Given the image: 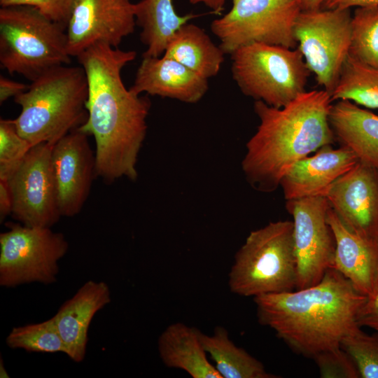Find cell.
Listing matches in <instances>:
<instances>
[{
	"label": "cell",
	"mask_w": 378,
	"mask_h": 378,
	"mask_svg": "<svg viewBox=\"0 0 378 378\" xmlns=\"http://www.w3.org/2000/svg\"><path fill=\"white\" fill-rule=\"evenodd\" d=\"M136 55L134 50L98 43L76 57L88 84V116L78 129L93 136L96 176L109 184L122 177H138L136 162L151 102L127 89L121 74Z\"/></svg>",
	"instance_id": "6da1fadb"
},
{
	"label": "cell",
	"mask_w": 378,
	"mask_h": 378,
	"mask_svg": "<svg viewBox=\"0 0 378 378\" xmlns=\"http://www.w3.org/2000/svg\"><path fill=\"white\" fill-rule=\"evenodd\" d=\"M366 300L332 267L314 286L253 298L259 323L312 358L340 347L345 337L361 329L357 316Z\"/></svg>",
	"instance_id": "7a4b0ae2"
},
{
	"label": "cell",
	"mask_w": 378,
	"mask_h": 378,
	"mask_svg": "<svg viewBox=\"0 0 378 378\" xmlns=\"http://www.w3.org/2000/svg\"><path fill=\"white\" fill-rule=\"evenodd\" d=\"M332 102L323 89L305 91L281 108L255 102L260 123L246 144L241 162L255 189L275 190L295 162L335 142L329 123Z\"/></svg>",
	"instance_id": "3957f363"
},
{
	"label": "cell",
	"mask_w": 378,
	"mask_h": 378,
	"mask_svg": "<svg viewBox=\"0 0 378 378\" xmlns=\"http://www.w3.org/2000/svg\"><path fill=\"white\" fill-rule=\"evenodd\" d=\"M88 95L87 76L81 66L55 67L14 97L21 112L13 121L19 134L32 146L54 145L85 122Z\"/></svg>",
	"instance_id": "277c9868"
},
{
	"label": "cell",
	"mask_w": 378,
	"mask_h": 378,
	"mask_svg": "<svg viewBox=\"0 0 378 378\" xmlns=\"http://www.w3.org/2000/svg\"><path fill=\"white\" fill-rule=\"evenodd\" d=\"M71 57L66 27L32 6L1 7L0 64L8 73L32 81Z\"/></svg>",
	"instance_id": "5b68a950"
},
{
	"label": "cell",
	"mask_w": 378,
	"mask_h": 378,
	"mask_svg": "<svg viewBox=\"0 0 378 378\" xmlns=\"http://www.w3.org/2000/svg\"><path fill=\"white\" fill-rule=\"evenodd\" d=\"M296 281L293 221L278 220L249 233L234 256L228 285L234 294L255 298L293 290Z\"/></svg>",
	"instance_id": "8992f818"
},
{
	"label": "cell",
	"mask_w": 378,
	"mask_h": 378,
	"mask_svg": "<svg viewBox=\"0 0 378 378\" xmlns=\"http://www.w3.org/2000/svg\"><path fill=\"white\" fill-rule=\"evenodd\" d=\"M230 55L232 78L244 95L255 101L281 108L306 91L312 73L298 47L255 43Z\"/></svg>",
	"instance_id": "52a82bcc"
},
{
	"label": "cell",
	"mask_w": 378,
	"mask_h": 378,
	"mask_svg": "<svg viewBox=\"0 0 378 378\" xmlns=\"http://www.w3.org/2000/svg\"><path fill=\"white\" fill-rule=\"evenodd\" d=\"M232 7L211 24L225 54L251 43L296 48L294 24L302 11L297 0H232Z\"/></svg>",
	"instance_id": "ba28073f"
},
{
	"label": "cell",
	"mask_w": 378,
	"mask_h": 378,
	"mask_svg": "<svg viewBox=\"0 0 378 378\" xmlns=\"http://www.w3.org/2000/svg\"><path fill=\"white\" fill-rule=\"evenodd\" d=\"M0 234V285L12 288L24 284L54 283L58 262L69 244L61 232L50 227L9 223Z\"/></svg>",
	"instance_id": "9c48e42d"
},
{
	"label": "cell",
	"mask_w": 378,
	"mask_h": 378,
	"mask_svg": "<svg viewBox=\"0 0 378 378\" xmlns=\"http://www.w3.org/2000/svg\"><path fill=\"white\" fill-rule=\"evenodd\" d=\"M350 9L301 11L294 24V36L304 62L318 84L330 94L349 53Z\"/></svg>",
	"instance_id": "30bf717a"
},
{
	"label": "cell",
	"mask_w": 378,
	"mask_h": 378,
	"mask_svg": "<svg viewBox=\"0 0 378 378\" xmlns=\"http://www.w3.org/2000/svg\"><path fill=\"white\" fill-rule=\"evenodd\" d=\"M53 145L33 146L6 181L13 201L12 216L29 227H51L62 217L52 165Z\"/></svg>",
	"instance_id": "8fae6325"
},
{
	"label": "cell",
	"mask_w": 378,
	"mask_h": 378,
	"mask_svg": "<svg viewBox=\"0 0 378 378\" xmlns=\"http://www.w3.org/2000/svg\"><path fill=\"white\" fill-rule=\"evenodd\" d=\"M293 216V242L297 262L296 289L318 283L332 267L335 240L327 220L330 207L325 196L286 200Z\"/></svg>",
	"instance_id": "7c38bea8"
},
{
	"label": "cell",
	"mask_w": 378,
	"mask_h": 378,
	"mask_svg": "<svg viewBox=\"0 0 378 378\" xmlns=\"http://www.w3.org/2000/svg\"><path fill=\"white\" fill-rule=\"evenodd\" d=\"M136 25L130 0H77L66 27L69 55L77 57L98 43L118 48Z\"/></svg>",
	"instance_id": "4fadbf2b"
},
{
	"label": "cell",
	"mask_w": 378,
	"mask_h": 378,
	"mask_svg": "<svg viewBox=\"0 0 378 378\" xmlns=\"http://www.w3.org/2000/svg\"><path fill=\"white\" fill-rule=\"evenodd\" d=\"M325 197L352 232L378 243V169L358 161L337 178Z\"/></svg>",
	"instance_id": "5bb4252c"
},
{
	"label": "cell",
	"mask_w": 378,
	"mask_h": 378,
	"mask_svg": "<svg viewBox=\"0 0 378 378\" xmlns=\"http://www.w3.org/2000/svg\"><path fill=\"white\" fill-rule=\"evenodd\" d=\"M88 136L77 128L53 145L52 165L62 216L73 217L80 213L96 176L95 154Z\"/></svg>",
	"instance_id": "9a60e30c"
},
{
	"label": "cell",
	"mask_w": 378,
	"mask_h": 378,
	"mask_svg": "<svg viewBox=\"0 0 378 378\" xmlns=\"http://www.w3.org/2000/svg\"><path fill=\"white\" fill-rule=\"evenodd\" d=\"M358 160L349 148L326 145L306 156L283 176L280 182L286 200L325 196L332 184L352 169Z\"/></svg>",
	"instance_id": "2e32d148"
},
{
	"label": "cell",
	"mask_w": 378,
	"mask_h": 378,
	"mask_svg": "<svg viewBox=\"0 0 378 378\" xmlns=\"http://www.w3.org/2000/svg\"><path fill=\"white\" fill-rule=\"evenodd\" d=\"M208 88V79L163 55L142 57L134 84L130 88L139 94L145 92L189 104L199 102Z\"/></svg>",
	"instance_id": "e0dca14e"
},
{
	"label": "cell",
	"mask_w": 378,
	"mask_h": 378,
	"mask_svg": "<svg viewBox=\"0 0 378 378\" xmlns=\"http://www.w3.org/2000/svg\"><path fill=\"white\" fill-rule=\"evenodd\" d=\"M327 220L335 240L332 267L358 292L371 296L378 282V243L351 231L330 207Z\"/></svg>",
	"instance_id": "ac0fdd59"
},
{
	"label": "cell",
	"mask_w": 378,
	"mask_h": 378,
	"mask_svg": "<svg viewBox=\"0 0 378 378\" xmlns=\"http://www.w3.org/2000/svg\"><path fill=\"white\" fill-rule=\"evenodd\" d=\"M111 300V291L107 284L89 280L62 304L53 316L66 346V354L74 361L83 360L90 324L95 314Z\"/></svg>",
	"instance_id": "d6986e66"
},
{
	"label": "cell",
	"mask_w": 378,
	"mask_h": 378,
	"mask_svg": "<svg viewBox=\"0 0 378 378\" xmlns=\"http://www.w3.org/2000/svg\"><path fill=\"white\" fill-rule=\"evenodd\" d=\"M329 123L335 141L352 150L360 162L378 169V115L340 99L332 104Z\"/></svg>",
	"instance_id": "ffe728a7"
},
{
	"label": "cell",
	"mask_w": 378,
	"mask_h": 378,
	"mask_svg": "<svg viewBox=\"0 0 378 378\" xmlns=\"http://www.w3.org/2000/svg\"><path fill=\"white\" fill-rule=\"evenodd\" d=\"M199 331L180 322L169 325L158 341L160 359L167 367L182 370L192 378H221L207 358Z\"/></svg>",
	"instance_id": "44dd1931"
},
{
	"label": "cell",
	"mask_w": 378,
	"mask_h": 378,
	"mask_svg": "<svg viewBox=\"0 0 378 378\" xmlns=\"http://www.w3.org/2000/svg\"><path fill=\"white\" fill-rule=\"evenodd\" d=\"M225 55L202 28L189 22L174 33L163 54L206 79L218 74Z\"/></svg>",
	"instance_id": "7402d4cb"
},
{
	"label": "cell",
	"mask_w": 378,
	"mask_h": 378,
	"mask_svg": "<svg viewBox=\"0 0 378 378\" xmlns=\"http://www.w3.org/2000/svg\"><path fill=\"white\" fill-rule=\"evenodd\" d=\"M135 4L136 23L146 49L142 57L162 56L174 33L197 15H178L173 0H141Z\"/></svg>",
	"instance_id": "603a6c76"
},
{
	"label": "cell",
	"mask_w": 378,
	"mask_h": 378,
	"mask_svg": "<svg viewBox=\"0 0 378 378\" xmlns=\"http://www.w3.org/2000/svg\"><path fill=\"white\" fill-rule=\"evenodd\" d=\"M202 346L214 360L221 378H277L268 372L263 364L243 348L237 346L228 332L217 326L213 334L199 331Z\"/></svg>",
	"instance_id": "cb8c5ba5"
},
{
	"label": "cell",
	"mask_w": 378,
	"mask_h": 378,
	"mask_svg": "<svg viewBox=\"0 0 378 378\" xmlns=\"http://www.w3.org/2000/svg\"><path fill=\"white\" fill-rule=\"evenodd\" d=\"M330 97L332 102L345 99L378 108V68L363 64L348 55Z\"/></svg>",
	"instance_id": "d4e9b609"
},
{
	"label": "cell",
	"mask_w": 378,
	"mask_h": 378,
	"mask_svg": "<svg viewBox=\"0 0 378 378\" xmlns=\"http://www.w3.org/2000/svg\"><path fill=\"white\" fill-rule=\"evenodd\" d=\"M349 55L363 64L378 68V6L358 7L351 15Z\"/></svg>",
	"instance_id": "484cf974"
},
{
	"label": "cell",
	"mask_w": 378,
	"mask_h": 378,
	"mask_svg": "<svg viewBox=\"0 0 378 378\" xmlns=\"http://www.w3.org/2000/svg\"><path fill=\"white\" fill-rule=\"evenodd\" d=\"M6 342L11 349H22L28 352L66 354L53 317L43 322L13 328Z\"/></svg>",
	"instance_id": "4316f807"
},
{
	"label": "cell",
	"mask_w": 378,
	"mask_h": 378,
	"mask_svg": "<svg viewBox=\"0 0 378 378\" xmlns=\"http://www.w3.org/2000/svg\"><path fill=\"white\" fill-rule=\"evenodd\" d=\"M341 346L354 359L360 377L378 378V332L369 335L360 329L345 337Z\"/></svg>",
	"instance_id": "83f0119b"
},
{
	"label": "cell",
	"mask_w": 378,
	"mask_h": 378,
	"mask_svg": "<svg viewBox=\"0 0 378 378\" xmlns=\"http://www.w3.org/2000/svg\"><path fill=\"white\" fill-rule=\"evenodd\" d=\"M32 146L19 134L13 120H0V180L8 178Z\"/></svg>",
	"instance_id": "f1b7e54d"
},
{
	"label": "cell",
	"mask_w": 378,
	"mask_h": 378,
	"mask_svg": "<svg viewBox=\"0 0 378 378\" xmlns=\"http://www.w3.org/2000/svg\"><path fill=\"white\" fill-rule=\"evenodd\" d=\"M322 378H359L352 357L342 346L328 350L314 357Z\"/></svg>",
	"instance_id": "f546056e"
},
{
	"label": "cell",
	"mask_w": 378,
	"mask_h": 378,
	"mask_svg": "<svg viewBox=\"0 0 378 378\" xmlns=\"http://www.w3.org/2000/svg\"><path fill=\"white\" fill-rule=\"evenodd\" d=\"M77 0H0L1 6H32L52 21L67 27L71 12Z\"/></svg>",
	"instance_id": "4dcf8cb0"
},
{
	"label": "cell",
	"mask_w": 378,
	"mask_h": 378,
	"mask_svg": "<svg viewBox=\"0 0 378 378\" xmlns=\"http://www.w3.org/2000/svg\"><path fill=\"white\" fill-rule=\"evenodd\" d=\"M357 322L360 328L365 327L378 332V282L373 294L367 298L360 307Z\"/></svg>",
	"instance_id": "1f68e13d"
},
{
	"label": "cell",
	"mask_w": 378,
	"mask_h": 378,
	"mask_svg": "<svg viewBox=\"0 0 378 378\" xmlns=\"http://www.w3.org/2000/svg\"><path fill=\"white\" fill-rule=\"evenodd\" d=\"M29 85L19 83L3 76H0V103L10 97H15L27 90Z\"/></svg>",
	"instance_id": "d6a6232c"
},
{
	"label": "cell",
	"mask_w": 378,
	"mask_h": 378,
	"mask_svg": "<svg viewBox=\"0 0 378 378\" xmlns=\"http://www.w3.org/2000/svg\"><path fill=\"white\" fill-rule=\"evenodd\" d=\"M378 6V0H323L321 9H350Z\"/></svg>",
	"instance_id": "836d02e7"
},
{
	"label": "cell",
	"mask_w": 378,
	"mask_h": 378,
	"mask_svg": "<svg viewBox=\"0 0 378 378\" xmlns=\"http://www.w3.org/2000/svg\"><path fill=\"white\" fill-rule=\"evenodd\" d=\"M13 201L8 185L6 181L0 180V221L2 223L7 216L11 214Z\"/></svg>",
	"instance_id": "e575fe53"
},
{
	"label": "cell",
	"mask_w": 378,
	"mask_h": 378,
	"mask_svg": "<svg viewBox=\"0 0 378 378\" xmlns=\"http://www.w3.org/2000/svg\"><path fill=\"white\" fill-rule=\"evenodd\" d=\"M227 0H189L192 4H203L215 13H220L224 8Z\"/></svg>",
	"instance_id": "d590c367"
},
{
	"label": "cell",
	"mask_w": 378,
	"mask_h": 378,
	"mask_svg": "<svg viewBox=\"0 0 378 378\" xmlns=\"http://www.w3.org/2000/svg\"><path fill=\"white\" fill-rule=\"evenodd\" d=\"M302 11L321 9L323 0H297Z\"/></svg>",
	"instance_id": "8d00e7d4"
},
{
	"label": "cell",
	"mask_w": 378,
	"mask_h": 378,
	"mask_svg": "<svg viewBox=\"0 0 378 378\" xmlns=\"http://www.w3.org/2000/svg\"><path fill=\"white\" fill-rule=\"evenodd\" d=\"M0 377L1 378L9 377L8 373L5 368V366L4 365V361L1 358L0 359Z\"/></svg>",
	"instance_id": "74e56055"
}]
</instances>
